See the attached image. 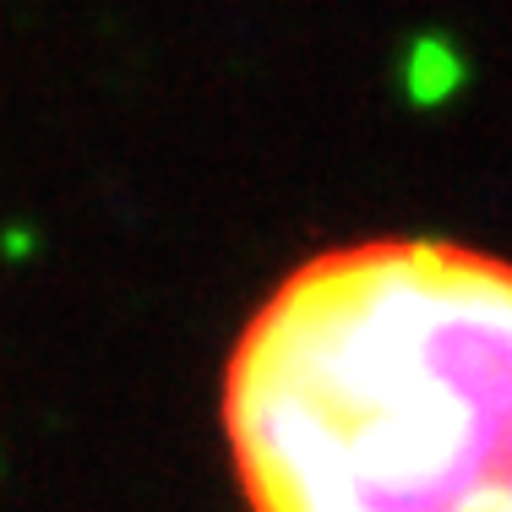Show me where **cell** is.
Returning <instances> with one entry per match:
<instances>
[{"label":"cell","instance_id":"obj_1","mask_svg":"<svg viewBox=\"0 0 512 512\" xmlns=\"http://www.w3.org/2000/svg\"><path fill=\"white\" fill-rule=\"evenodd\" d=\"M224 442L251 512H512V262L360 240L240 327Z\"/></svg>","mask_w":512,"mask_h":512}]
</instances>
